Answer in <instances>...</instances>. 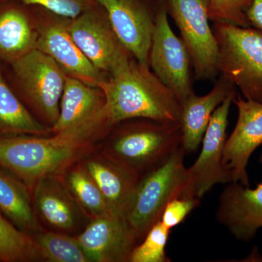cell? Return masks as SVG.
I'll return each instance as SVG.
<instances>
[{
  "instance_id": "obj_1",
  "label": "cell",
  "mask_w": 262,
  "mask_h": 262,
  "mask_svg": "<svg viewBox=\"0 0 262 262\" xmlns=\"http://www.w3.org/2000/svg\"><path fill=\"white\" fill-rule=\"evenodd\" d=\"M106 127L104 119L58 133L54 136H0V166L14 174L28 187L55 176L80 158L93 137Z\"/></svg>"
},
{
  "instance_id": "obj_2",
  "label": "cell",
  "mask_w": 262,
  "mask_h": 262,
  "mask_svg": "<svg viewBox=\"0 0 262 262\" xmlns=\"http://www.w3.org/2000/svg\"><path fill=\"white\" fill-rule=\"evenodd\" d=\"M98 85L104 95L108 127L133 119L180 121L181 105L173 93L149 70L131 60Z\"/></svg>"
},
{
  "instance_id": "obj_3",
  "label": "cell",
  "mask_w": 262,
  "mask_h": 262,
  "mask_svg": "<svg viewBox=\"0 0 262 262\" xmlns=\"http://www.w3.org/2000/svg\"><path fill=\"white\" fill-rule=\"evenodd\" d=\"M186 151L179 147L163 163L143 175L136 184L122 214L137 241L161 219L164 208L177 196H194L189 190Z\"/></svg>"
},
{
  "instance_id": "obj_4",
  "label": "cell",
  "mask_w": 262,
  "mask_h": 262,
  "mask_svg": "<svg viewBox=\"0 0 262 262\" xmlns=\"http://www.w3.org/2000/svg\"><path fill=\"white\" fill-rule=\"evenodd\" d=\"M218 46L219 74L245 99L262 103V34L252 27L225 22L212 26Z\"/></svg>"
},
{
  "instance_id": "obj_5",
  "label": "cell",
  "mask_w": 262,
  "mask_h": 262,
  "mask_svg": "<svg viewBox=\"0 0 262 262\" xmlns=\"http://www.w3.org/2000/svg\"><path fill=\"white\" fill-rule=\"evenodd\" d=\"M181 146L180 123L141 118L115 134L105 155L141 176L159 166Z\"/></svg>"
},
{
  "instance_id": "obj_6",
  "label": "cell",
  "mask_w": 262,
  "mask_h": 262,
  "mask_svg": "<svg viewBox=\"0 0 262 262\" xmlns=\"http://www.w3.org/2000/svg\"><path fill=\"white\" fill-rule=\"evenodd\" d=\"M168 2V11L180 31L196 80H213L219 74L218 46L209 24L208 0Z\"/></svg>"
},
{
  "instance_id": "obj_7",
  "label": "cell",
  "mask_w": 262,
  "mask_h": 262,
  "mask_svg": "<svg viewBox=\"0 0 262 262\" xmlns=\"http://www.w3.org/2000/svg\"><path fill=\"white\" fill-rule=\"evenodd\" d=\"M11 66L29 102L53 126L59 116L67 74L51 56L37 48Z\"/></svg>"
},
{
  "instance_id": "obj_8",
  "label": "cell",
  "mask_w": 262,
  "mask_h": 262,
  "mask_svg": "<svg viewBox=\"0 0 262 262\" xmlns=\"http://www.w3.org/2000/svg\"><path fill=\"white\" fill-rule=\"evenodd\" d=\"M168 6L163 3L155 16L149 55L153 73L182 103L194 94L191 77L190 57L182 39L168 21Z\"/></svg>"
},
{
  "instance_id": "obj_9",
  "label": "cell",
  "mask_w": 262,
  "mask_h": 262,
  "mask_svg": "<svg viewBox=\"0 0 262 262\" xmlns=\"http://www.w3.org/2000/svg\"><path fill=\"white\" fill-rule=\"evenodd\" d=\"M236 95V92L229 94L215 110L203 136L199 157L190 168H187L189 190L199 199L216 184L231 183L222 161L229 110Z\"/></svg>"
},
{
  "instance_id": "obj_10",
  "label": "cell",
  "mask_w": 262,
  "mask_h": 262,
  "mask_svg": "<svg viewBox=\"0 0 262 262\" xmlns=\"http://www.w3.org/2000/svg\"><path fill=\"white\" fill-rule=\"evenodd\" d=\"M68 29L84 56L101 72L115 75L131 61L130 53L117 39L108 19L91 9L72 19Z\"/></svg>"
},
{
  "instance_id": "obj_11",
  "label": "cell",
  "mask_w": 262,
  "mask_h": 262,
  "mask_svg": "<svg viewBox=\"0 0 262 262\" xmlns=\"http://www.w3.org/2000/svg\"><path fill=\"white\" fill-rule=\"evenodd\" d=\"M237 123L226 141L223 167L231 182L250 187L247 167L250 158L262 144V103L236 95Z\"/></svg>"
},
{
  "instance_id": "obj_12",
  "label": "cell",
  "mask_w": 262,
  "mask_h": 262,
  "mask_svg": "<svg viewBox=\"0 0 262 262\" xmlns=\"http://www.w3.org/2000/svg\"><path fill=\"white\" fill-rule=\"evenodd\" d=\"M106 13L114 33L124 48L141 64H149L155 25L145 5L139 0H97Z\"/></svg>"
},
{
  "instance_id": "obj_13",
  "label": "cell",
  "mask_w": 262,
  "mask_h": 262,
  "mask_svg": "<svg viewBox=\"0 0 262 262\" xmlns=\"http://www.w3.org/2000/svg\"><path fill=\"white\" fill-rule=\"evenodd\" d=\"M90 261H130L137 241L130 225L121 213L94 218L77 237Z\"/></svg>"
},
{
  "instance_id": "obj_14",
  "label": "cell",
  "mask_w": 262,
  "mask_h": 262,
  "mask_svg": "<svg viewBox=\"0 0 262 262\" xmlns=\"http://www.w3.org/2000/svg\"><path fill=\"white\" fill-rule=\"evenodd\" d=\"M215 217L236 239L252 241L262 227V182L254 189L238 182L227 184L221 194Z\"/></svg>"
},
{
  "instance_id": "obj_15",
  "label": "cell",
  "mask_w": 262,
  "mask_h": 262,
  "mask_svg": "<svg viewBox=\"0 0 262 262\" xmlns=\"http://www.w3.org/2000/svg\"><path fill=\"white\" fill-rule=\"evenodd\" d=\"M37 49L51 56L67 75L90 86L98 89L106 80L72 39L68 24L53 23L44 27L38 33Z\"/></svg>"
},
{
  "instance_id": "obj_16",
  "label": "cell",
  "mask_w": 262,
  "mask_h": 262,
  "mask_svg": "<svg viewBox=\"0 0 262 262\" xmlns=\"http://www.w3.org/2000/svg\"><path fill=\"white\" fill-rule=\"evenodd\" d=\"M235 89L232 82L221 76L208 94L200 96L194 93L181 103L179 123L182 146L186 152L198 149L215 110Z\"/></svg>"
},
{
  "instance_id": "obj_17",
  "label": "cell",
  "mask_w": 262,
  "mask_h": 262,
  "mask_svg": "<svg viewBox=\"0 0 262 262\" xmlns=\"http://www.w3.org/2000/svg\"><path fill=\"white\" fill-rule=\"evenodd\" d=\"M104 105V95L101 89L67 75L59 116L51 130L58 134L82 126L98 119H106Z\"/></svg>"
},
{
  "instance_id": "obj_18",
  "label": "cell",
  "mask_w": 262,
  "mask_h": 262,
  "mask_svg": "<svg viewBox=\"0 0 262 262\" xmlns=\"http://www.w3.org/2000/svg\"><path fill=\"white\" fill-rule=\"evenodd\" d=\"M34 211L53 228L70 232L82 220V208L54 176L45 177L34 185Z\"/></svg>"
},
{
  "instance_id": "obj_19",
  "label": "cell",
  "mask_w": 262,
  "mask_h": 262,
  "mask_svg": "<svg viewBox=\"0 0 262 262\" xmlns=\"http://www.w3.org/2000/svg\"><path fill=\"white\" fill-rule=\"evenodd\" d=\"M84 167L101 191L108 213L122 214L141 176L106 155L88 160Z\"/></svg>"
},
{
  "instance_id": "obj_20",
  "label": "cell",
  "mask_w": 262,
  "mask_h": 262,
  "mask_svg": "<svg viewBox=\"0 0 262 262\" xmlns=\"http://www.w3.org/2000/svg\"><path fill=\"white\" fill-rule=\"evenodd\" d=\"M0 212L21 232H39L29 187L14 174L0 166Z\"/></svg>"
},
{
  "instance_id": "obj_21",
  "label": "cell",
  "mask_w": 262,
  "mask_h": 262,
  "mask_svg": "<svg viewBox=\"0 0 262 262\" xmlns=\"http://www.w3.org/2000/svg\"><path fill=\"white\" fill-rule=\"evenodd\" d=\"M38 33L25 12L14 6L0 10V58L12 63L37 48Z\"/></svg>"
},
{
  "instance_id": "obj_22",
  "label": "cell",
  "mask_w": 262,
  "mask_h": 262,
  "mask_svg": "<svg viewBox=\"0 0 262 262\" xmlns=\"http://www.w3.org/2000/svg\"><path fill=\"white\" fill-rule=\"evenodd\" d=\"M49 131L29 113L0 72V136H41Z\"/></svg>"
},
{
  "instance_id": "obj_23",
  "label": "cell",
  "mask_w": 262,
  "mask_h": 262,
  "mask_svg": "<svg viewBox=\"0 0 262 262\" xmlns=\"http://www.w3.org/2000/svg\"><path fill=\"white\" fill-rule=\"evenodd\" d=\"M67 188L82 211L93 219L108 213L104 198L84 167H75L67 174Z\"/></svg>"
},
{
  "instance_id": "obj_24",
  "label": "cell",
  "mask_w": 262,
  "mask_h": 262,
  "mask_svg": "<svg viewBox=\"0 0 262 262\" xmlns=\"http://www.w3.org/2000/svg\"><path fill=\"white\" fill-rule=\"evenodd\" d=\"M42 260L32 236L21 232L0 212V261L28 262Z\"/></svg>"
},
{
  "instance_id": "obj_25",
  "label": "cell",
  "mask_w": 262,
  "mask_h": 262,
  "mask_svg": "<svg viewBox=\"0 0 262 262\" xmlns=\"http://www.w3.org/2000/svg\"><path fill=\"white\" fill-rule=\"evenodd\" d=\"M32 236L42 259L51 262H91L77 237L56 232H37Z\"/></svg>"
},
{
  "instance_id": "obj_26",
  "label": "cell",
  "mask_w": 262,
  "mask_h": 262,
  "mask_svg": "<svg viewBox=\"0 0 262 262\" xmlns=\"http://www.w3.org/2000/svg\"><path fill=\"white\" fill-rule=\"evenodd\" d=\"M170 229L164 227L161 222L151 227L144 237V241L136 246L131 253V262H168L170 261L165 253Z\"/></svg>"
},
{
  "instance_id": "obj_27",
  "label": "cell",
  "mask_w": 262,
  "mask_h": 262,
  "mask_svg": "<svg viewBox=\"0 0 262 262\" xmlns=\"http://www.w3.org/2000/svg\"><path fill=\"white\" fill-rule=\"evenodd\" d=\"M252 0H208V17L212 21L250 27L247 17Z\"/></svg>"
},
{
  "instance_id": "obj_28",
  "label": "cell",
  "mask_w": 262,
  "mask_h": 262,
  "mask_svg": "<svg viewBox=\"0 0 262 262\" xmlns=\"http://www.w3.org/2000/svg\"><path fill=\"white\" fill-rule=\"evenodd\" d=\"M39 5L61 16L74 19L91 9L97 0H0Z\"/></svg>"
},
{
  "instance_id": "obj_29",
  "label": "cell",
  "mask_w": 262,
  "mask_h": 262,
  "mask_svg": "<svg viewBox=\"0 0 262 262\" xmlns=\"http://www.w3.org/2000/svg\"><path fill=\"white\" fill-rule=\"evenodd\" d=\"M201 199L196 196H177L168 202L164 208L160 222L171 230L180 225L188 215L199 206Z\"/></svg>"
},
{
  "instance_id": "obj_30",
  "label": "cell",
  "mask_w": 262,
  "mask_h": 262,
  "mask_svg": "<svg viewBox=\"0 0 262 262\" xmlns=\"http://www.w3.org/2000/svg\"><path fill=\"white\" fill-rule=\"evenodd\" d=\"M247 17L250 27L262 34V0H252L248 10Z\"/></svg>"
},
{
  "instance_id": "obj_31",
  "label": "cell",
  "mask_w": 262,
  "mask_h": 262,
  "mask_svg": "<svg viewBox=\"0 0 262 262\" xmlns=\"http://www.w3.org/2000/svg\"><path fill=\"white\" fill-rule=\"evenodd\" d=\"M259 163L262 164V154L261 155V156H260L259 158Z\"/></svg>"
}]
</instances>
